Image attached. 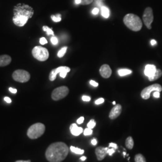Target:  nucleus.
I'll return each instance as SVG.
<instances>
[{
	"instance_id": "f257e3e1",
	"label": "nucleus",
	"mask_w": 162,
	"mask_h": 162,
	"mask_svg": "<svg viewBox=\"0 0 162 162\" xmlns=\"http://www.w3.org/2000/svg\"><path fill=\"white\" fill-rule=\"evenodd\" d=\"M68 151V146L64 142H54L48 147L45 156L49 162H61L67 157Z\"/></svg>"
},
{
	"instance_id": "f03ea898",
	"label": "nucleus",
	"mask_w": 162,
	"mask_h": 162,
	"mask_svg": "<svg viewBox=\"0 0 162 162\" xmlns=\"http://www.w3.org/2000/svg\"><path fill=\"white\" fill-rule=\"evenodd\" d=\"M123 22L125 25L134 31H139L142 27V22L140 18L132 13L126 15L124 17Z\"/></svg>"
},
{
	"instance_id": "7ed1b4c3",
	"label": "nucleus",
	"mask_w": 162,
	"mask_h": 162,
	"mask_svg": "<svg viewBox=\"0 0 162 162\" xmlns=\"http://www.w3.org/2000/svg\"><path fill=\"white\" fill-rule=\"evenodd\" d=\"M16 13L13 18L14 24L19 27H23L25 25L28 20L29 17L33 15L32 9L27 10L25 8H18L16 9Z\"/></svg>"
},
{
	"instance_id": "20e7f679",
	"label": "nucleus",
	"mask_w": 162,
	"mask_h": 162,
	"mask_svg": "<svg viewBox=\"0 0 162 162\" xmlns=\"http://www.w3.org/2000/svg\"><path fill=\"white\" fill-rule=\"evenodd\" d=\"M45 129V125L41 123L33 124L27 130V136L31 139H38L44 134Z\"/></svg>"
},
{
	"instance_id": "39448f33",
	"label": "nucleus",
	"mask_w": 162,
	"mask_h": 162,
	"mask_svg": "<svg viewBox=\"0 0 162 162\" xmlns=\"http://www.w3.org/2000/svg\"><path fill=\"white\" fill-rule=\"evenodd\" d=\"M32 54L34 57L40 61H45L49 57L48 49L40 46L33 48L32 50Z\"/></svg>"
},
{
	"instance_id": "423d86ee",
	"label": "nucleus",
	"mask_w": 162,
	"mask_h": 162,
	"mask_svg": "<svg viewBox=\"0 0 162 162\" xmlns=\"http://www.w3.org/2000/svg\"><path fill=\"white\" fill-rule=\"evenodd\" d=\"M69 93V89L66 86H62L58 87L54 90L52 93L51 97L52 100L55 101H58L66 97Z\"/></svg>"
},
{
	"instance_id": "0eeeda50",
	"label": "nucleus",
	"mask_w": 162,
	"mask_h": 162,
	"mask_svg": "<svg viewBox=\"0 0 162 162\" xmlns=\"http://www.w3.org/2000/svg\"><path fill=\"white\" fill-rule=\"evenodd\" d=\"M30 74L26 70H16L12 75L13 79L18 82L25 83L30 79Z\"/></svg>"
},
{
	"instance_id": "6e6552de",
	"label": "nucleus",
	"mask_w": 162,
	"mask_h": 162,
	"mask_svg": "<svg viewBox=\"0 0 162 162\" xmlns=\"http://www.w3.org/2000/svg\"><path fill=\"white\" fill-rule=\"evenodd\" d=\"M162 91V86L159 84H155L151 85L148 86L145 88L141 92V97L143 99L147 100L150 97L151 93L153 91Z\"/></svg>"
},
{
	"instance_id": "1a4fd4ad",
	"label": "nucleus",
	"mask_w": 162,
	"mask_h": 162,
	"mask_svg": "<svg viewBox=\"0 0 162 162\" xmlns=\"http://www.w3.org/2000/svg\"><path fill=\"white\" fill-rule=\"evenodd\" d=\"M142 18L143 22L147 27V28L151 29V24L154 20L153 10L151 7H147L144 10Z\"/></svg>"
},
{
	"instance_id": "9d476101",
	"label": "nucleus",
	"mask_w": 162,
	"mask_h": 162,
	"mask_svg": "<svg viewBox=\"0 0 162 162\" xmlns=\"http://www.w3.org/2000/svg\"><path fill=\"white\" fill-rule=\"evenodd\" d=\"M64 71L68 73L70 71V68L66 66H61V67H58L57 68L53 69L49 74V80L50 81H55L58 73H61L62 72H64Z\"/></svg>"
},
{
	"instance_id": "9b49d317",
	"label": "nucleus",
	"mask_w": 162,
	"mask_h": 162,
	"mask_svg": "<svg viewBox=\"0 0 162 162\" xmlns=\"http://www.w3.org/2000/svg\"><path fill=\"white\" fill-rule=\"evenodd\" d=\"M122 112V106L120 104L116 105L114 107L111 109L109 115V117L110 119L111 120H114L116 119V118H118Z\"/></svg>"
},
{
	"instance_id": "f8f14e48",
	"label": "nucleus",
	"mask_w": 162,
	"mask_h": 162,
	"mask_svg": "<svg viewBox=\"0 0 162 162\" xmlns=\"http://www.w3.org/2000/svg\"><path fill=\"white\" fill-rule=\"evenodd\" d=\"M108 149H109L108 148H105L102 147H99L95 149V155L97 156L98 160L100 161L105 159V157L107 154V151Z\"/></svg>"
},
{
	"instance_id": "ddd939ff",
	"label": "nucleus",
	"mask_w": 162,
	"mask_h": 162,
	"mask_svg": "<svg viewBox=\"0 0 162 162\" xmlns=\"http://www.w3.org/2000/svg\"><path fill=\"white\" fill-rule=\"evenodd\" d=\"M156 67L153 64H147L145 67L144 73L148 77V79L153 77L156 72Z\"/></svg>"
},
{
	"instance_id": "4468645a",
	"label": "nucleus",
	"mask_w": 162,
	"mask_h": 162,
	"mask_svg": "<svg viewBox=\"0 0 162 162\" xmlns=\"http://www.w3.org/2000/svg\"><path fill=\"white\" fill-rule=\"evenodd\" d=\"M100 73L101 76L104 78H109L111 76L112 70L107 64H103L100 68Z\"/></svg>"
},
{
	"instance_id": "2eb2a0df",
	"label": "nucleus",
	"mask_w": 162,
	"mask_h": 162,
	"mask_svg": "<svg viewBox=\"0 0 162 162\" xmlns=\"http://www.w3.org/2000/svg\"><path fill=\"white\" fill-rule=\"evenodd\" d=\"M70 130L71 134L74 136H79L83 132V129L82 127H79L77 125V124H71L70 127Z\"/></svg>"
},
{
	"instance_id": "dca6fc26",
	"label": "nucleus",
	"mask_w": 162,
	"mask_h": 162,
	"mask_svg": "<svg viewBox=\"0 0 162 162\" xmlns=\"http://www.w3.org/2000/svg\"><path fill=\"white\" fill-rule=\"evenodd\" d=\"M11 62V58L7 55H0V67H5L9 65Z\"/></svg>"
},
{
	"instance_id": "f3484780",
	"label": "nucleus",
	"mask_w": 162,
	"mask_h": 162,
	"mask_svg": "<svg viewBox=\"0 0 162 162\" xmlns=\"http://www.w3.org/2000/svg\"><path fill=\"white\" fill-rule=\"evenodd\" d=\"M125 146L129 150H132L134 148V141L132 137L129 136L125 141Z\"/></svg>"
},
{
	"instance_id": "a211bd4d",
	"label": "nucleus",
	"mask_w": 162,
	"mask_h": 162,
	"mask_svg": "<svg viewBox=\"0 0 162 162\" xmlns=\"http://www.w3.org/2000/svg\"><path fill=\"white\" fill-rule=\"evenodd\" d=\"M132 73V71L130 69H127V68H123V69H120L118 71V73L120 77H124L128 75H130Z\"/></svg>"
},
{
	"instance_id": "6ab92c4d",
	"label": "nucleus",
	"mask_w": 162,
	"mask_h": 162,
	"mask_svg": "<svg viewBox=\"0 0 162 162\" xmlns=\"http://www.w3.org/2000/svg\"><path fill=\"white\" fill-rule=\"evenodd\" d=\"M101 15L103 18H108L110 15V11L109 9L105 6H102L101 7Z\"/></svg>"
},
{
	"instance_id": "aec40b11",
	"label": "nucleus",
	"mask_w": 162,
	"mask_h": 162,
	"mask_svg": "<svg viewBox=\"0 0 162 162\" xmlns=\"http://www.w3.org/2000/svg\"><path fill=\"white\" fill-rule=\"evenodd\" d=\"M162 76V71L160 69H157L156 70V72L154 74V77L150 79H149V81H155L158 79H159L160 77Z\"/></svg>"
},
{
	"instance_id": "412c9836",
	"label": "nucleus",
	"mask_w": 162,
	"mask_h": 162,
	"mask_svg": "<svg viewBox=\"0 0 162 162\" xmlns=\"http://www.w3.org/2000/svg\"><path fill=\"white\" fill-rule=\"evenodd\" d=\"M135 162H146V159L145 157L141 154H138L134 157Z\"/></svg>"
},
{
	"instance_id": "4be33fe9",
	"label": "nucleus",
	"mask_w": 162,
	"mask_h": 162,
	"mask_svg": "<svg viewBox=\"0 0 162 162\" xmlns=\"http://www.w3.org/2000/svg\"><path fill=\"white\" fill-rule=\"evenodd\" d=\"M70 150L73 152V153H75L77 154H83L84 153V150H81L79 149L77 147H75L73 146H71L70 147Z\"/></svg>"
},
{
	"instance_id": "5701e85b",
	"label": "nucleus",
	"mask_w": 162,
	"mask_h": 162,
	"mask_svg": "<svg viewBox=\"0 0 162 162\" xmlns=\"http://www.w3.org/2000/svg\"><path fill=\"white\" fill-rule=\"evenodd\" d=\"M67 50V46H65V47H63V48H61V49L59 50V52H58V57L59 58L63 57L64 55H65Z\"/></svg>"
},
{
	"instance_id": "b1692460",
	"label": "nucleus",
	"mask_w": 162,
	"mask_h": 162,
	"mask_svg": "<svg viewBox=\"0 0 162 162\" xmlns=\"http://www.w3.org/2000/svg\"><path fill=\"white\" fill-rule=\"evenodd\" d=\"M43 29L44 31H46L48 35H54V33L52 31V29L50 28H49L47 26H43Z\"/></svg>"
},
{
	"instance_id": "393cba45",
	"label": "nucleus",
	"mask_w": 162,
	"mask_h": 162,
	"mask_svg": "<svg viewBox=\"0 0 162 162\" xmlns=\"http://www.w3.org/2000/svg\"><path fill=\"white\" fill-rule=\"evenodd\" d=\"M61 15H57L56 16L54 15H52L51 16V19H52L53 21L55 22H59L61 20Z\"/></svg>"
},
{
	"instance_id": "a878e982",
	"label": "nucleus",
	"mask_w": 162,
	"mask_h": 162,
	"mask_svg": "<svg viewBox=\"0 0 162 162\" xmlns=\"http://www.w3.org/2000/svg\"><path fill=\"white\" fill-rule=\"evenodd\" d=\"M95 121L94 120H91L90 121V122L88 123L87 124V127L89 128V129H93L94 127L95 126Z\"/></svg>"
},
{
	"instance_id": "bb28decb",
	"label": "nucleus",
	"mask_w": 162,
	"mask_h": 162,
	"mask_svg": "<svg viewBox=\"0 0 162 162\" xmlns=\"http://www.w3.org/2000/svg\"><path fill=\"white\" fill-rule=\"evenodd\" d=\"M93 130L91 129H89V128H86L85 129V130L84 131V134L85 136H89V135H91L93 134Z\"/></svg>"
},
{
	"instance_id": "cd10ccee",
	"label": "nucleus",
	"mask_w": 162,
	"mask_h": 162,
	"mask_svg": "<svg viewBox=\"0 0 162 162\" xmlns=\"http://www.w3.org/2000/svg\"><path fill=\"white\" fill-rule=\"evenodd\" d=\"M50 42H51V43H52L54 45H57L58 43V38H57L56 37H55V36H53V37H51V38H50Z\"/></svg>"
},
{
	"instance_id": "c85d7f7f",
	"label": "nucleus",
	"mask_w": 162,
	"mask_h": 162,
	"mask_svg": "<svg viewBox=\"0 0 162 162\" xmlns=\"http://www.w3.org/2000/svg\"><path fill=\"white\" fill-rule=\"evenodd\" d=\"M93 0H81V4L82 5H88L91 4Z\"/></svg>"
},
{
	"instance_id": "c756f323",
	"label": "nucleus",
	"mask_w": 162,
	"mask_h": 162,
	"mask_svg": "<svg viewBox=\"0 0 162 162\" xmlns=\"http://www.w3.org/2000/svg\"><path fill=\"white\" fill-rule=\"evenodd\" d=\"M105 102V100L103 98H100L99 99H97L95 102V105H100L102 103H103Z\"/></svg>"
},
{
	"instance_id": "7c9ffc66",
	"label": "nucleus",
	"mask_w": 162,
	"mask_h": 162,
	"mask_svg": "<svg viewBox=\"0 0 162 162\" xmlns=\"http://www.w3.org/2000/svg\"><path fill=\"white\" fill-rule=\"evenodd\" d=\"M47 43H48V41L45 37H42V38H40V43L41 45H43L46 44Z\"/></svg>"
},
{
	"instance_id": "2f4dec72",
	"label": "nucleus",
	"mask_w": 162,
	"mask_h": 162,
	"mask_svg": "<svg viewBox=\"0 0 162 162\" xmlns=\"http://www.w3.org/2000/svg\"><path fill=\"white\" fill-rule=\"evenodd\" d=\"M115 153L114 148H111V149H108L107 151V154H109L110 156H112L113 155V154Z\"/></svg>"
},
{
	"instance_id": "473e14b6",
	"label": "nucleus",
	"mask_w": 162,
	"mask_h": 162,
	"mask_svg": "<svg viewBox=\"0 0 162 162\" xmlns=\"http://www.w3.org/2000/svg\"><path fill=\"white\" fill-rule=\"evenodd\" d=\"M82 99L83 101H85V102H90V101L91 100L90 97L87 96V95H84V96H82Z\"/></svg>"
},
{
	"instance_id": "72a5a7b5",
	"label": "nucleus",
	"mask_w": 162,
	"mask_h": 162,
	"mask_svg": "<svg viewBox=\"0 0 162 162\" xmlns=\"http://www.w3.org/2000/svg\"><path fill=\"white\" fill-rule=\"evenodd\" d=\"M84 117L81 116V117H80L79 119H77V123L79 124H82V123L84 122Z\"/></svg>"
},
{
	"instance_id": "f704fd0d",
	"label": "nucleus",
	"mask_w": 162,
	"mask_h": 162,
	"mask_svg": "<svg viewBox=\"0 0 162 162\" xmlns=\"http://www.w3.org/2000/svg\"><path fill=\"white\" fill-rule=\"evenodd\" d=\"M90 84L91 85L93 86H95V87H97V86H98V85H99V84H98L97 82H96L94 81H93V80H91V81H90Z\"/></svg>"
},
{
	"instance_id": "c9c22d12",
	"label": "nucleus",
	"mask_w": 162,
	"mask_h": 162,
	"mask_svg": "<svg viewBox=\"0 0 162 162\" xmlns=\"http://www.w3.org/2000/svg\"><path fill=\"white\" fill-rule=\"evenodd\" d=\"M160 93L159 91H154V93H153V96L155 97V98H159L160 94Z\"/></svg>"
},
{
	"instance_id": "e433bc0d",
	"label": "nucleus",
	"mask_w": 162,
	"mask_h": 162,
	"mask_svg": "<svg viewBox=\"0 0 162 162\" xmlns=\"http://www.w3.org/2000/svg\"><path fill=\"white\" fill-rule=\"evenodd\" d=\"M67 72H62L61 73H59V76L63 78H65L66 76H67Z\"/></svg>"
},
{
	"instance_id": "4c0bfd02",
	"label": "nucleus",
	"mask_w": 162,
	"mask_h": 162,
	"mask_svg": "<svg viewBox=\"0 0 162 162\" xmlns=\"http://www.w3.org/2000/svg\"><path fill=\"white\" fill-rule=\"evenodd\" d=\"M99 9L98 8H97V7L94 8V9L93 10V11H92V13H93V15H97V14L99 13Z\"/></svg>"
},
{
	"instance_id": "58836bf2",
	"label": "nucleus",
	"mask_w": 162,
	"mask_h": 162,
	"mask_svg": "<svg viewBox=\"0 0 162 162\" xmlns=\"http://www.w3.org/2000/svg\"><path fill=\"white\" fill-rule=\"evenodd\" d=\"M9 90L10 92H11L13 94H16L17 93V90L15 88H13L10 87Z\"/></svg>"
},
{
	"instance_id": "ea45409f",
	"label": "nucleus",
	"mask_w": 162,
	"mask_h": 162,
	"mask_svg": "<svg viewBox=\"0 0 162 162\" xmlns=\"http://www.w3.org/2000/svg\"><path fill=\"white\" fill-rule=\"evenodd\" d=\"M109 147H111V148H113L114 149H117L118 148V146L116 144H115L114 143H109Z\"/></svg>"
},
{
	"instance_id": "a19ab883",
	"label": "nucleus",
	"mask_w": 162,
	"mask_h": 162,
	"mask_svg": "<svg viewBox=\"0 0 162 162\" xmlns=\"http://www.w3.org/2000/svg\"><path fill=\"white\" fill-rule=\"evenodd\" d=\"M4 101H6V102L7 103H10L11 102V99L9 98V97H5L4 98Z\"/></svg>"
},
{
	"instance_id": "79ce46f5",
	"label": "nucleus",
	"mask_w": 162,
	"mask_h": 162,
	"mask_svg": "<svg viewBox=\"0 0 162 162\" xmlns=\"http://www.w3.org/2000/svg\"><path fill=\"white\" fill-rule=\"evenodd\" d=\"M96 4L99 6V7H102V2H101V1H99V0H97V1H96Z\"/></svg>"
},
{
	"instance_id": "37998d69",
	"label": "nucleus",
	"mask_w": 162,
	"mask_h": 162,
	"mask_svg": "<svg viewBox=\"0 0 162 162\" xmlns=\"http://www.w3.org/2000/svg\"><path fill=\"white\" fill-rule=\"evenodd\" d=\"M91 143L92 145H96L97 144V141L95 139H93L92 141H91Z\"/></svg>"
},
{
	"instance_id": "c03bdc74",
	"label": "nucleus",
	"mask_w": 162,
	"mask_h": 162,
	"mask_svg": "<svg viewBox=\"0 0 162 162\" xmlns=\"http://www.w3.org/2000/svg\"><path fill=\"white\" fill-rule=\"evenodd\" d=\"M156 43H157V42H156V41H155V40H151V45L152 46H154V45H156Z\"/></svg>"
},
{
	"instance_id": "a18cd8bd",
	"label": "nucleus",
	"mask_w": 162,
	"mask_h": 162,
	"mask_svg": "<svg viewBox=\"0 0 162 162\" xmlns=\"http://www.w3.org/2000/svg\"><path fill=\"white\" fill-rule=\"evenodd\" d=\"M75 2L76 4H81V0H75Z\"/></svg>"
},
{
	"instance_id": "49530a36",
	"label": "nucleus",
	"mask_w": 162,
	"mask_h": 162,
	"mask_svg": "<svg viewBox=\"0 0 162 162\" xmlns=\"http://www.w3.org/2000/svg\"><path fill=\"white\" fill-rule=\"evenodd\" d=\"M15 162H31V161L30 160H17Z\"/></svg>"
},
{
	"instance_id": "de8ad7c7",
	"label": "nucleus",
	"mask_w": 162,
	"mask_h": 162,
	"mask_svg": "<svg viewBox=\"0 0 162 162\" xmlns=\"http://www.w3.org/2000/svg\"><path fill=\"white\" fill-rule=\"evenodd\" d=\"M80 159H81V160H82V161H85L86 159V157L85 156H82V157H81Z\"/></svg>"
},
{
	"instance_id": "09e8293b",
	"label": "nucleus",
	"mask_w": 162,
	"mask_h": 162,
	"mask_svg": "<svg viewBox=\"0 0 162 162\" xmlns=\"http://www.w3.org/2000/svg\"><path fill=\"white\" fill-rule=\"evenodd\" d=\"M123 155H124V157H125V155H126V153L124 151V152H123Z\"/></svg>"
},
{
	"instance_id": "8fccbe9b",
	"label": "nucleus",
	"mask_w": 162,
	"mask_h": 162,
	"mask_svg": "<svg viewBox=\"0 0 162 162\" xmlns=\"http://www.w3.org/2000/svg\"><path fill=\"white\" fill-rule=\"evenodd\" d=\"M112 103H113V105H116V102H113Z\"/></svg>"
}]
</instances>
